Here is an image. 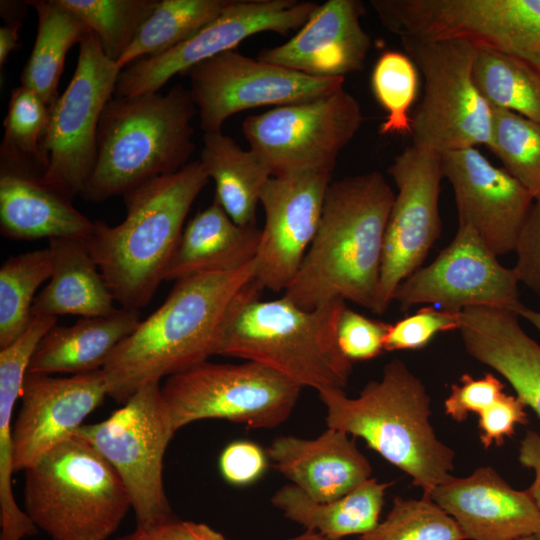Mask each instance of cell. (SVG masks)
Here are the masks:
<instances>
[{
	"mask_svg": "<svg viewBox=\"0 0 540 540\" xmlns=\"http://www.w3.org/2000/svg\"><path fill=\"white\" fill-rule=\"evenodd\" d=\"M209 177L200 160L123 195L124 220L94 221L85 239L115 302L139 311L154 296L183 232L190 208Z\"/></svg>",
	"mask_w": 540,
	"mask_h": 540,
	"instance_id": "277c9868",
	"label": "cell"
},
{
	"mask_svg": "<svg viewBox=\"0 0 540 540\" xmlns=\"http://www.w3.org/2000/svg\"><path fill=\"white\" fill-rule=\"evenodd\" d=\"M262 291L253 280L233 299L214 355L257 362L318 392L344 389L353 363L338 346L337 324L346 301L306 310L284 296L262 300Z\"/></svg>",
	"mask_w": 540,
	"mask_h": 540,
	"instance_id": "3957f363",
	"label": "cell"
},
{
	"mask_svg": "<svg viewBox=\"0 0 540 540\" xmlns=\"http://www.w3.org/2000/svg\"><path fill=\"white\" fill-rule=\"evenodd\" d=\"M472 73L491 107L540 123V72L533 66L508 54L478 48Z\"/></svg>",
	"mask_w": 540,
	"mask_h": 540,
	"instance_id": "d6a6232c",
	"label": "cell"
},
{
	"mask_svg": "<svg viewBox=\"0 0 540 540\" xmlns=\"http://www.w3.org/2000/svg\"><path fill=\"white\" fill-rule=\"evenodd\" d=\"M169 525L170 523L151 529L137 527L132 533L116 538L115 540H170Z\"/></svg>",
	"mask_w": 540,
	"mask_h": 540,
	"instance_id": "f907efd6",
	"label": "cell"
},
{
	"mask_svg": "<svg viewBox=\"0 0 540 540\" xmlns=\"http://www.w3.org/2000/svg\"><path fill=\"white\" fill-rule=\"evenodd\" d=\"M106 395L102 370L68 377L27 372L21 407L12 423L14 473L25 471L73 437Z\"/></svg>",
	"mask_w": 540,
	"mask_h": 540,
	"instance_id": "d6986e66",
	"label": "cell"
},
{
	"mask_svg": "<svg viewBox=\"0 0 540 540\" xmlns=\"http://www.w3.org/2000/svg\"><path fill=\"white\" fill-rule=\"evenodd\" d=\"M120 72L89 30L79 44L72 79L51 109L44 144L48 165L43 177L72 200L81 195L92 173L100 118Z\"/></svg>",
	"mask_w": 540,
	"mask_h": 540,
	"instance_id": "4fadbf2b",
	"label": "cell"
},
{
	"mask_svg": "<svg viewBox=\"0 0 540 540\" xmlns=\"http://www.w3.org/2000/svg\"><path fill=\"white\" fill-rule=\"evenodd\" d=\"M318 395L327 427L363 439L408 474L423 496L453 477L455 453L436 436L426 387L403 361L387 363L381 378L368 382L355 398L343 389Z\"/></svg>",
	"mask_w": 540,
	"mask_h": 540,
	"instance_id": "5b68a950",
	"label": "cell"
},
{
	"mask_svg": "<svg viewBox=\"0 0 540 540\" xmlns=\"http://www.w3.org/2000/svg\"><path fill=\"white\" fill-rule=\"evenodd\" d=\"M24 472V511L51 540H107L132 508L117 472L79 437Z\"/></svg>",
	"mask_w": 540,
	"mask_h": 540,
	"instance_id": "52a82bcc",
	"label": "cell"
},
{
	"mask_svg": "<svg viewBox=\"0 0 540 540\" xmlns=\"http://www.w3.org/2000/svg\"><path fill=\"white\" fill-rule=\"evenodd\" d=\"M318 4L297 0H231L225 9L195 35L172 49L137 60L121 70L116 97L159 92L175 75L234 50L245 39L262 32L286 36L300 29Z\"/></svg>",
	"mask_w": 540,
	"mask_h": 540,
	"instance_id": "2e32d148",
	"label": "cell"
},
{
	"mask_svg": "<svg viewBox=\"0 0 540 540\" xmlns=\"http://www.w3.org/2000/svg\"><path fill=\"white\" fill-rule=\"evenodd\" d=\"M492 108L488 148L534 200L540 198V123L515 112Z\"/></svg>",
	"mask_w": 540,
	"mask_h": 540,
	"instance_id": "74e56055",
	"label": "cell"
},
{
	"mask_svg": "<svg viewBox=\"0 0 540 540\" xmlns=\"http://www.w3.org/2000/svg\"><path fill=\"white\" fill-rule=\"evenodd\" d=\"M392 482L369 478L348 494L328 502H318L294 484H286L271 498L286 518L331 540L363 535L379 521L386 490Z\"/></svg>",
	"mask_w": 540,
	"mask_h": 540,
	"instance_id": "f546056e",
	"label": "cell"
},
{
	"mask_svg": "<svg viewBox=\"0 0 540 540\" xmlns=\"http://www.w3.org/2000/svg\"><path fill=\"white\" fill-rule=\"evenodd\" d=\"M49 248L9 257L0 268V349L28 327L35 293L52 275Z\"/></svg>",
	"mask_w": 540,
	"mask_h": 540,
	"instance_id": "e575fe53",
	"label": "cell"
},
{
	"mask_svg": "<svg viewBox=\"0 0 540 540\" xmlns=\"http://www.w3.org/2000/svg\"><path fill=\"white\" fill-rule=\"evenodd\" d=\"M52 275L36 296L31 316L73 314L100 317L114 313L115 299L92 258L85 239L53 238L48 246Z\"/></svg>",
	"mask_w": 540,
	"mask_h": 540,
	"instance_id": "f1b7e54d",
	"label": "cell"
},
{
	"mask_svg": "<svg viewBox=\"0 0 540 540\" xmlns=\"http://www.w3.org/2000/svg\"><path fill=\"white\" fill-rule=\"evenodd\" d=\"M175 432L160 381H151L107 419L84 424L73 435L87 441L117 472L138 528L176 520L163 482L164 455Z\"/></svg>",
	"mask_w": 540,
	"mask_h": 540,
	"instance_id": "ba28073f",
	"label": "cell"
},
{
	"mask_svg": "<svg viewBox=\"0 0 540 540\" xmlns=\"http://www.w3.org/2000/svg\"><path fill=\"white\" fill-rule=\"evenodd\" d=\"M364 117L358 100L344 87L327 95L277 106L246 118L242 132L272 176L298 171L333 173L341 151Z\"/></svg>",
	"mask_w": 540,
	"mask_h": 540,
	"instance_id": "7c38bea8",
	"label": "cell"
},
{
	"mask_svg": "<svg viewBox=\"0 0 540 540\" xmlns=\"http://www.w3.org/2000/svg\"><path fill=\"white\" fill-rule=\"evenodd\" d=\"M274 468L318 502L338 499L371 478L354 438L329 428L313 439L279 436L266 449Z\"/></svg>",
	"mask_w": 540,
	"mask_h": 540,
	"instance_id": "603a6c76",
	"label": "cell"
},
{
	"mask_svg": "<svg viewBox=\"0 0 540 540\" xmlns=\"http://www.w3.org/2000/svg\"><path fill=\"white\" fill-rule=\"evenodd\" d=\"M441 160L454 192L459 225L472 228L497 257L514 251L534 203L531 194L477 148L448 152Z\"/></svg>",
	"mask_w": 540,
	"mask_h": 540,
	"instance_id": "ffe728a7",
	"label": "cell"
},
{
	"mask_svg": "<svg viewBox=\"0 0 540 540\" xmlns=\"http://www.w3.org/2000/svg\"><path fill=\"white\" fill-rule=\"evenodd\" d=\"M302 387L253 361H205L167 377L161 387L174 429L202 419L274 428L291 415Z\"/></svg>",
	"mask_w": 540,
	"mask_h": 540,
	"instance_id": "8fae6325",
	"label": "cell"
},
{
	"mask_svg": "<svg viewBox=\"0 0 540 540\" xmlns=\"http://www.w3.org/2000/svg\"><path fill=\"white\" fill-rule=\"evenodd\" d=\"M331 181L330 172L308 170L272 176L264 185L265 223L254 259V280L263 290L285 291L295 278L317 232Z\"/></svg>",
	"mask_w": 540,
	"mask_h": 540,
	"instance_id": "ac0fdd59",
	"label": "cell"
},
{
	"mask_svg": "<svg viewBox=\"0 0 540 540\" xmlns=\"http://www.w3.org/2000/svg\"><path fill=\"white\" fill-rule=\"evenodd\" d=\"M27 4L37 13V34L20 85L35 91L52 108L60 96L58 84L66 55L89 29L60 0H31Z\"/></svg>",
	"mask_w": 540,
	"mask_h": 540,
	"instance_id": "1f68e13d",
	"label": "cell"
},
{
	"mask_svg": "<svg viewBox=\"0 0 540 540\" xmlns=\"http://www.w3.org/2000/svg\"><path fill=\"white\" fill-rule=\"evenodd\" d=\"M459 331L467 353L503 376L540 420V345L523 330L517 312L468 307L460 312Z\"/></svg>",
	"mask_w": 540,
	"mask_h": 540,
	"instance_id": "d4e9b609",
	"label": "cell"
},
{
	"mask_svg": "<svg viewBox=\"0 0 540 540\" xmlns=\"http://www.w3.org/2000/svg\"><path fill=\"white\" fill-rule=\"evenodd\" d=\"M503 393L504 384L491 373L479 379L463 374L460 384L451 385V393L444 401L445 413L454 421L463 422L469 413L478 415Z\"/></svg>",
	"mask_w": 540,
	"mask_h": 540,
	"instance_id": "7bdbcfd3",
	"label": "cell"
},
{
	"mask_svg": "<svg viewBox=\"0 0 540 540\" xmlns=\"http://www.w3.org/2000/svg\"><path fill=\"white\" fill-rule=\"evenodd\" d=\"M98 38L117 64L137 37L159 0H60Z\"/></svg>",
	"mask_w": 540,
	"mask_h": 540,
	"instance_id": "8d00e7d4",
	"label": "cell"
},
{
	"mask_svg": "<svg viewBox=\"0 0 540 540\" xmlns=\"http://www.w3.org/2000/svg\"><path fill=\"white\" fill-rule=\"evenodd\" d=\"M518 285L514 268L500 264L472 228L459 225L451 243L398 286L393 301L403 312L419 304L455 312L477 306L516 311L522 305Z\"/></svg>",
	"mask_w": 540,
	"mask_h": 540,
	"instance_id": "e0dca14e",
	"label": "cell"
},
{
	"mask_svg": "<svg viewBox=\"0 0 540 540\" xmlns=\"http://www.w3.org/2000/svg\"><path fill=\"white\" fill-rule=\"evenodd\" d=\"M429 497L458 523L466 539L516 540L540 532V512L526 490L512 488L488 466L452 477Z\"/></svg>",
	"mask_w": 540,
	"mask_h": 540,
	"instance_id": "7402d4cb",
	"label": "cell"
},
{
	"mask_svg": "<svg viewBox=\"0 0 540 540\" xmlns=\"http://www.w3.org/2000/svg\"><path fill=\"white\" fill-rule=\"evenodd\" d=\"M21 28V22H9L5 23L0 28V67L6 63L8 56L13 52L19 39V30Z\"/></svg>",
	"mask_w": 540,
	"mask_h": 540,
	"instance_id": "681fc988",
	"label": "cell"
},
{
	"mask_svg": "<svg viewBox=\"0 0 540 540\" xmlns=\"http://www.w3.org/2000/svg\"><path fill=\"white\" fill-rule=\"evenodd\" d=\"M267 466V454L256 443L237 440L228 444L219 458L222 477L235 486H246L259 479Z\"/></svg>",
	"mask_w": 540,
	"mask_h": 540,
	"instance_id": "f6af8a7d",
	"label": "cell"
},
{
	"mask_svg": "<svg viewBox=\"0 0 540 540\" xmlns=\"http://www.w3.org/2000/svg\"><path fill=\"white\" fill-rule=\"evenodd\" d=\"M51 109L32 89L22 85L14 88L3 120L0 159L45 173L48 162L44 144L50 126Z\"/></svg>",
	"mask_w": 540,
	"mask_h": 540,
	"instance_id": "d590c367",
	"label": "cell"
},
{
	"mask_svg": "<svg viewBox=\"0 0 540 540\" xmlns=\"http://www.w3.org/2000/svg\"><path fill=\"white\" fill-rule=\"evenodd\" d=\"M516 540H538V538L535 535H530V536L518 538Z\"/></svg>",
	"mask_w": 540,
	"mask_h": 540,
	"instance_id": "11a10c76",
	"label": "cell"
},
{
	"mask_svg": "<svg viewBox=\"0 0 540 540\" xmlns=\"http://www.w3.org/2000/svg\"><path fill=\"white\" fill-rule=\"evenodd\" d=\"M196 112L181 84L165 94L112 97L100 118L95 164L80 197L104 202L180 170L195 150Z\"/></svg>",
	"mask_w": 540,
	"mask_h": 540,
	"instance_id": "8992f818",
	"label": "cell"
},
{
	"mask_svg": "<svg viewBox=\"0 0 540 540\" xmlns=\"http://www.w3.org/2000/svg\"><path fill=\"white\" fill-rule=\"evenodd\" d=\"M400 40H461L517 57L540 72V0H371Z\"/></svg>",
	"mask_w": 540,
	"mask_h": 540,
	"instance_id": "9c48e42d",
	"label": "cell"
},
{
	"mask_svg": "<svg viewBox=\"0 0 540 540\" xmlns=\"http://www.w3.org/2000/svg\"><path fill=\"white\" fill-rule=\"evenodd\" d=\"M44 173L0 159V231L13 240L87 239L94 228Z\"/></svg>",
	"mask_w": 540,
	"mask_h": 540,
	"instance_id": "cb8c5ba5",
	"label": "cell"
},
{
	"mask_svg": "<svg viewBox=\"0 0 540 540\" xmlns=\"http://www.w3.org/2000/svg\"><path fill=\"white\" fill-rule=\"evenodd\" d=\"M286 540H331V539L325 537L324 535L318 532L306 530L304 533L288 538Z\"/></svg>",
	"mask_w": 540,
	"mask_h": 540,
	"instance_id": "db71d44e",
	"label": "cell"
},
{
	"mask_svg": "<svg viewBox=\"0 0 540 540\" xmlns=\"http://www.w3.org/2000/svg\"><path fill=\"white\" fill-rule=\"evenodd\" d=\"M254 277L253 260L233 271L175 281L161 306L138 323L105 363L108 396L124 404L143 385L207 361L228 307Z\"/></svg>",
	"mask_w": 540,
	"mask_h": 540,
	"instance_id": "7a4b0ae2",
	"label": "cell"
},
{
	"mask_svg": "<svg viewBox=\"0 0 540 540\" xmlns=\"http://www.w3.org/2000/svg\"><path fill=\"white\" fill-rule=\"evenodd\" d=\"M390 325L346 306L337 324L338 346L352 363L376 358L385 351L384 341Z\"/></svg>",
	"mask_w": 540,
	"mask_h": 540,
	"instance_id": "b9f144b4",
	"label": "cell"
},
{
	"mask_svg": "<svg viewBox=\"0 0 540 540\" xmlns=\"http://www.w3.org/2000/svg\"><path fill=\"white\" fill-rule=\"evenodd\" d=\"M401 43L424 77L422 99L411 117L413 146L445 153L489 146L492 108L473 79L478 48L466 41Z\"/></svg>",
	"mask_w": 540,
	"mask_h": 540,
	"instance_id": "30bf717a",
	"label": "cell"
},
{
	"mask_svg": "<svg viewBox=\"0 0 540 540\" xmlns=\"http://www.w3.org/2000/svg\"><path fill=\"white\" fill-rule=\"evenodd\" d=\"M140 321L139 311L121 308L107 316L81 317L70 326L55 325L38 344L27 372L75 375L102 370Z\"/></svg>",
	"mask_w": 540,
	"mask_h": 540,
	"instance_id": "83f0119b",
	"label": "cell"
},
{
	"mask_svg": "<svg viewBox=\"0 0 540 540\" xmlns=\"http://www.w3.org/2000/svg\"><path fill=\"white\" fill-rule=\"evenodd\" d=\"M204 133L221 132L234 114L257 107L312 100L343 87L344 77H313L234 50L209 58L183 74Z\"/></svg>",
	"mask_w": 540,
	"mask_h": 540,
	"instance_id": "9a60e30c",
	"label": "cell"
},
{
	"mask_svg": "<svg viewBox=\"0 0 540 540\" xmlns=\"http://www.w3.org/2000/svg\"><path fill=\"white\" fill-rule=\"evenodd\" d=\"M202 143L199 160L215 183V199L235 223L256 225L261 191L271 170L222 131L204 133Z\"/></svg>",
	"mask_w": 540,
	"mask_h": 540,
	"instance_id": "4dcf8cb0",
	"label": "cell"
},
{
	"mask_svg": "<svg viewBox=\"0 0 540 540\" xmlns=\"http://www.w3.org/2000/svg\"><path fill=\"white\" fill-rule=\"evenodd\" d=\"M514 251L519 282L540 296V198L534 200Z\"/></svg>",
	"mask_w": 540,
	"mask_h": 540,
	"instance_id": "bcb514c9",
	"label": "cell"
},
{
	"mask_svg": "<svg viewBox=\"0 0 540 540\" xmlns=\"http://www.w3.org/2000/svg\"><path fill=\"white\" fill-rule=\"evenodd\" d=\"M56 322L55 316H32L26 330L0 349V540H22L38 532L29 516L19 508L13 493L12 414L31 358Z\"/></svg>",
	"mask_w": 540,
	"mask_h": 540,
	"instance_id": "4316f807",
	"label": "cell"
},
{
	"mask_svg": "<svg viewBox=\"0 0 540 540\" xmlns=\"http://www.w3.org/2000/svg\"><path fill=\"white\" fill-rule=\"evenodd\" d=\"M358 0H328L287 42L263 49L258 59L313 77H344L364 68L371 38L361 25Z\"/></svg>",
	"mask_w": 540,
	"mask_h": 540,
	"instance_id": "44dd1931",
	"label": "cell"
},
{
	"mask_svg": "<svg viewBox=\"0 0 540 540\" xmlns=\"http://www.w3.org/2000/svg\"><path fill=\"white\" fill-rule=\"evenodd\" d=\"M459 328L460 312L424 307L390 325L384 350H419L427 346L438 333Z\"/></svg>",
	"mask_w": 540,
	"mask_h": 540,
	"instance_id": "60d3db41",
	"label": "cell"
},
{
	"mask_svg": "<svg viewBox=\"0 0 540 540\" xmlns=\"http://www.w3.org/2000/svg\"><path fill=\"white\" fill-rule=\"evenodd\" d=\"M230 1L159 0L117 66L122 70L138 59L172 49L214 20Z\"/></svg>",
	"mask_w": 540,
	"mask_h": 540,
	"instance_id": "836d02e7",
	"label": "cell"
},
{
	"mask_svg": "<svg viewBox=\"0 0 540 540\" xmlns=\"http://www.w3.org/2000/svg\"><path fill=\"white\" fill-rule=\"evenodd\" d=\"M27 6V1H1V17L6 23L22 22Z\"/></svg>",
	"mask_w": 540,
	"mask_h": 540,
	"instance_id": "816d5d0a",
	"label": "cell"
},
{
	"mask_svg": "<svg viewBox=\"0 0 540 540\" xmlns=\"http://www.w3.org/2000/svg\"><path fill=\"white\" fill-rule=\"evenodd\" d=\"M170 540H226L204 523L174 520L169 525Z\"/></svg>",
	"mask_w": 540,
	"mask_h": 540,
	"instance_id": "c3c4849f",
	"label": "cell"
},
{
	"mask_svg": "<svg viewBox=\"0 0 540 540\" xmlns=\"http://www.w3.org/2000/svg\"><path fill=\"white\" fill-rule=\"evenodd\" d=\"M526 405L517 396L505 392L478 416L480 442L485 449L501 446L515 432L516 425L528 423Z\"/></svg>",
	"mask_w": 540,
	"mask_h": 540,
	"instance_id": "ee69618b",
	"label": "cell"
},
{
	"mask_svg": "<svg viewBox=\"0 0 540 540\" xmlns=\"http://www.w3.org/2000/svg\"><path fill=\"white\" fill-rule=\"evenodd\" d=\"M518 460L520 464L534 471V480L531 486L526 489L533 500L535 506L540 512V434L529 430L523 437L520 447Z\"/></svg>",
	"mask_w": 540,
	"mask_h": 540,
	"instance_id": "7dc6e473",
	"label": "cell"
},
{
	"mask_svg": "<svg viewBox=\"0 0 540 540\" xmlns=\"http://www.w3.org/2000/svg\"><path fill=\"white\" fill-rule=\"evenodd\" d=\"M535 536L538 538V540H540V532H538L537 534H535Z\"/></svg>",
	"mask_w": 540,
	"mask_h": 540,
	"instance_id": "9f6ffc18",
	"label": "cell"
},
{
	"mask_svg": "<svg viewBox=\"0 0 540 540\" xmlns=\"http://www.w3.org/2000/svg\"><path fill=\"white\" fill-rule=\"evenodd\" d=\"M371 85L375 98L387 113L380 134H411L409 110L418 88V74L411 58L398 51L382 53L373 68Z\"/></svg>",
	"mask_w": 540,
	"mask_h": 540,
	"instance_id": "ab89813d",
	"label": "cell"
},
{
	"mask_svg": "<svg viewBox=\"0 0 540 540\" xmlns=\"http://www.w3.org/2000/svg\"><path fill=\"white\" fill-rule=\"evenodd\" d=\"M360 540H466L458 523L430 497H395L386 518Z\"/></svg>",
	"mask_w": 540,
	"mask_h": 540,
	"instance_id": "f35d334b",
	"label": "cell"
},
{
	"mask_svg": "<svg viewBox=\"0 0 540 540\" xmlns=\"http://www.w3.org/2000/svg\"><path fill=\"white\" fill-rule=\"evenodd\" d=\"M516 312L519 317H522L531 323L533 327H535L540 333V312L528 308L523 304L516 310Z\"/></svg>",
	"mask_w": 540,
	"mask_h": 540,
	"instance_id": "f5cc1de1",
	"label": "cell"
},
{
	"mask_svg": "<svg viewBox=\"0 0 540 540\" xmlns=\"http://www.w3.org/2000/svg\"><path fill=\"white\" fill-rule=\"evenodd\" d=\"M394 197L378 171L332 180L315 237L283 296L306 310L343 299L372 311Z\"/></svg>",
	"mask_w": 540,
	"mask_h": 540,
	"instance_id": "6da1fadb",
	"label": "cell"
},
{
	"mask_svg": "<svg viewBox=\"0 0 540 540\" xmlns=\"http://www.w3.org/2000/svg\"><path fill=\"white\" fill-rule=\"evenodd\" d=\"M260 238L261 229L235 223L214 198L183 229L165 280L239 269L255 259Z\"/></svg>",
	"mask_w": 540,
	"mask_h": 540,
	"instance_id": "484cf974",
	"label": "cell"
},
{
	"mask_svg": "<svg viewBox=\"0 0 540 540\" xmlns=\"http://www.w3.org/2000/svg\"><path fill=\"white\" fill-rule=\"evenodd\" d=\"M396 187L383 247L380 281L372 312L383 314L398 286L418 270L440 237L441 156L413 145L388 168Z\"/></svg>",
	"mask_w": 540,
	"mask_h": 540,
	"instance_id": "5bb4252c",
	"label": "cell"
}]
</instances>
